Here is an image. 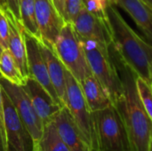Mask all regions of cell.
Wrapping results in <instances>:
<instances>
[{
	"mask_svg": "<svg viewBox=\"0 0 152 151\" xmlns=\"http://www.w3.org/2000/svg\"><path fill=\"white\" fill-rule=\"evenodd\" d=\"M112 58L115 61L123 86L121 95L113 105L125 125L131 151H149L152 135V120L139 96L136 85L137 75L113 55Z\"/></svg>",
	"mask_w": 152,
	"mask_h": 151,
	"instance_id": "cell-1",
	"label": "cell"
},
{
	"mask_svg": "<svg viewBox=\"0 0 152 151\" xmlns=\"http://www.w3.org/2000/svg\"><path fill=\"white\" fill-rule=\"evenodd\" d=\"M106 15L111 36V54L128 66L137 77L151 85L152 44L129 26L117 6L109 0Z\"/></svg>",
	"mask_w": 152,
	"mask_h": 151,
	"instance_id": "cell-2",
	"label": "cell"
},
{
	"mask_svg": "<svg viewBox=\"0 0 152 151\" xmlns=\"http://www.w3.org/2000/svg\"><path fill=\"white\" fill-rule=\"evenodd\" d=\"M78 37L93 75L101 83L113 104L121 95L123 86L110 47L95 40Z\"/></svg>",
	"mask_w": 152,
	"mask_h": 151,
	"instance_id": "cell-3",
	"label": "cell"
},
{
	"mask_svg": "<svg viewBox=\"0 0 152 151\" xmlns=\"http://www.w3.org/2000/svg\"><path fill=\"white\" fill-rule=\"evenodd\" d=\"M94 142L92 150L98 151H131L123 121L112 104L92 112Z\"/></svg>",
	"mask_w": 152,
	"mask_h": 151,
	"instance_id": "cell-4",
	"label": "cell"
},
{
	"mask_svg": "<svg viewBox=\"0 0 152 151\" xmlns=\"http://www.w3.org/2000/svg\"><path fill=\"white\" fill-rule=\"evenodd\" d=\"M53 47L66 69L80 83L92 75L81 41L71 23L66 22Z\"/></svg>",
	"mask_w": 152,
	"mask_h": 151,
	"instance_id": "cell-5",
	"label": "cell"
},
{
	"mask_svg": "<svg viewBox=\"0 0 152 151\" xmlns=\"http://www.w3.org/2000/svg\"><path fill=\"white\" fill-rule=\"evenodd\" d=\"M65 107L72 116L84 142L92 149L94 142L92 112L87 105L79 82L67 70Z\"/></svg>",
	"mask_w": 152,
	"mask_h": 151,
	"instance_id": "cell-6",
	"label": "cell"
},
{
	"mask_svg": "<svg viewBox=\"0 0 152 151\" xmlns=\"http://www.w3.org/2000/svg\"><path fill=\"white\" fill-rule=\"evenodd\" d=\"M0 86L14 105L32 138L33 143L38 142L42 135L44 125L23 87L10 82L3 77H0Z\"/></svg>",
	"mask_w": 152,
	"mask_h": 151,
	"instance_id": "cell-7",
	"label": "cell"
},
{
	"mask_svg": "<svg viewBox=\"0 0 152 151\" xmlns=\"http://www.w3.org/2000/svg\"><path fill=\"white\" fill-rule=\"evenodd\" d=\"M2 98L8 151H32V138L14 105L3 89Z\"/></svg>",
	"mask_w": 152,
	"mask_h": 151,
	"instance_id": "cell-8",
	"label": "cell"
},
{
	"mask_svg": "<svg viewBox=\"0 0 152 151\" xmlns=\"http://www.w3.org/2000/svg\"><path fill=\"white\" fill-rule=\"evenodd\" d=\"M22 34L26 45L27 64H28V77L37 80L49 93V94L55 100V101L62 105L49 77L47 69L39 48L38 40L33 36L27 33L23 28H22Z\"/></svg>",
	"mask_w": 152,
	"mask_h": 151,
	"instance_id": "cell-9",
	"label": "cell"
},
{
	"mask_svg": "<svg viewBox=\"0 0 152 151\" xmlns=\"http://www.w3.org/2000/svg\"><path fill=\"white\" fill-rule=\"evenodd\" d=\"M71 24L78 36L95 40L110 47L111 36L107 15L103 17L95 15L85 6Z\"/></svg>",
	"mask_w": 152,
	"mask_h": 151,
	"instance_id": "cell-10",
	"label": "cell"
},
{
	"mask_svg": "<svg viewBox=\"0 0 152 151\" xmlns=\"http://www.w3.org/2000/svg\"><path fill=\"white\" fill-rule=\"evenodd\" d=\"M34 3L42 38L53 45L66 21L54 6L53 0H34Z\"/></svg>",
	"mask_w": 152,
	"mask_h": 151,
	"instance_id": "cell-11",
	"label": "cell"
},
{
	"mask_svg": "<svg viewBox=\"0 0 152 151\" xmlns=\"http://www.w3.org/2000/svg\"><path fill=\"white\" fill-rule=\"evenodd\" d=\"M21 86L28 95L43 125L52 122L57 113L64 107L55 101L49 93L33 78L27 77L24 85Z\"/></svg>",
	"mask_w": 152,
	"mask_h": 151,
	"instance_id": "cell-12",
	"label": "cell"
},
{
	"mask_svg": "<svg viewBox=\"0 0 152 151\" xmlns=\"http://www.w3.org/2000/svg\"><path fill=\"white\" fill-rule=\"evenodd\" d=\"M39 48L45 61L47 72L54 90L62 103L65 106L66 100V72L65 66L58 57L53 44L43 40L38 41Z\"/></svg>",
	"mask_w": 152,
	"mask_h": 151,
	"instance_id": "cell-13",
	"label": "cell"
},
{
	"mask_svg": "<svg viewBox=\"0 0 152 151\" xmlns=\"http://www.w3.org/2000/svg\"><path fill=\"white\" fill-rule=\"evenodd\" d=\"M53 123L60 137L71 151H84L88 146L84 142L79 129L66 107L61 108L53 119Z\"/></svg>",
	"mask_w": 152,
	"mask_h": 151,
	"instance_id": "cell-14",
	"label": "cell"
},
{
	"mask_svg": "<svg viewBox=\"0 0 152 151\" xmlns=\"http://www.w3.org/2000/svg\"><path fill=\"white\" fill-rule=\"evenodd\" d=\"M110 1V0H109ZM134 20L137 27L152 44V8L143 0H110Z\"/></svg>",
	"mask_w": 152,
	"mask_h": 151,
	"instance_id": "cell-15",
	"label": "cell"
},
{
	"mask_svg": "<svg viewBox=\"0 0 152 151\" xmlns=\"http://www.w3.org/2000/svg\"><path fill=\"white\" fill-rule=\"evenodd\" d=\"M8 22H9V44L8 49L13 56L22 76L27 78L28 77V64H27V53L26 45L22 34V26L20 21H18L15 17L7 12L4 13Z\"/></svg>",
	"mask_w": 152,
	"mask_h": 151,
	"instance_id": "cell-16",
	"label": "cell"
},
{
	"mask_svg": "<svg viewBox=\"0 0 152 151\" xmlns=\"http://www.w3.org/2000/svg\"><path fill=\"white\" fill-rule=\"evenodd\" d=\"M79 84L91 112L98 111L112 105L104 88L93 74L86 77Z\"/></svg>",
	"mask_w": 152,
	"mask_h": 151,
	"instance_id": "cell-17",
	"label": "cell"
},
{
	"mask_svg": "<svg viewBox=\"0 0 152 151\" xmlns=\"http://www.w3.org/2000/svg\"><path fill=\"white\" fill-rule=\"evenodd\" d=\"M33 146L40 151H71L60 137L53 121L44 125L39 141L34 142Z\"/></svg>",
	"mask_w": 152,
	"mask_h": 151,
	"instance_id": "cell-18",
	"label": "cell"
},
{
	"mask_svg": "<svg viewBox=\"0 0 152 151\" xmlns=\"http://www.w3.org/2000/svg\"><path fill=\"white\" fill-rule=\"evenodd\" d=\"M20 24L24 30L36 37L38 41H43L36 16L34 0H20Z\"/></svg>",
	"mask_w": 152,
	"mask_h": 151,
	"instance_id": "cell-19",
	"label": "cell"
},
{
	"mask_svg": "<svg viewBox=\"0 0 152 151\" xmlns=\"http://www.w3.org/2000/svg\"><path fill=\"white\" fill-rule=\"evenodd\" d=\"M0 72L2 77L12 83L23 85L26 78L22 76L9 49H4L0 55Z\"/></svg>",
	"mask_w": 152,
	"mask_h": 151,
	"instance_id": "cell-20",
	"label": "cell"
},
{
	"mask_svg": "<svg viewBox=\"0 0 152 151\" xmlns=\"http://www.w3.org/2000/svg\"><path fill=\"white\" fill-rule=\"evenodd\" d=\"M136 85L142 103L152 120V86L142 78L137 77Z\"/></svg>",
	"mask_w": 152,
	"mask_h": 151,
	"instance_id": "cell-21",
	"label": "cell"
},
{
	"mask_svg": "<svg viewBox=\"0 0 152 151\" xmlns=\"http://www.w3.org/2000/svg\"><path fill=\"white\" fill-rule=\"evenodd\" d=\"M85 7L83 0H66L65 3V20L73 23L78 13Z\"/></svg>",
	"mask_w": 152,
	"mask_h": 151,
	"instance_id": "cell-22",
	"label": "cell"
},
{
	"mask_svg": "<svg viewBox=\"0 0 152 151\" xmlns=\"http://www.w3.org/2000/svg\"><path fill=\"white\" fill-rule=\"evenodd\" d=\"M108 0H87L85 3L86 8L92 13L98 16H106Z\"/></svg>",
	"mask_w": 152,
	"mask_h": 151,
	"instance_id": "cell-23",
	"label": "cell"
},
{
	"mask_svg": "<svg viewBox=\"0 0 152 151\" xmlns=\"http://www.w3.org/2000/svg\"><path fill=\"white\" fill-rule=\"evenodd\" d=\"M0 151H8L7 137H6L5 127H4V108H3L1 86H0Z\"/></svg>",
	"mask_w": 152,
	"mask_h": 151,
	"instance_id": "cell-24",
	"label": "cell"
},
{
	"mask_svg": "<svg viewBox=\"0 0 152 151\" xmlns=\"http://www.w3.org/2000/svg\"><path fill=\"white\" fill-rule=\"evenodd\" d=\"M0 37L4 49H8L9 44V22L4 13L0 10Z\"/></svg>",
	"mask_w": 152,
	"mask_h": 151,
	"instance_id": "cell-25",
	"label": "cell"
},
{
	"mask_svg": "<svg viewBox=\"0 0 152 151\" xmlns=\"http://www.w3.org/2000/svg\"><path fill=\"white\" fill-rule=\"evenodd\" d=\"M53 3L54 6L56 7V9L58 10V12H60V14L65 20V3H66V0H53Z\"/></svg>",
	"mask_w": 152,
	"mask_h": 151,
	"instance_id": "cell-26",
	"label": "cell"
},
{
	"mask_svg": "<svg viewBox=\"0 0 152 151\" xmlns=\"http://www.w3.org/2000/svg\"><path fill=\"white\" fill-rule=\"evenodd\" d=\"M0 10L6 13L7 12H10L7 6V2L6 0H0Z\"/></svg>",
	"mask_w": 152,
	"mask_h": 151,
	"instance_id": "cell-27",
	"label": "cell"
},
{
	"mask_svg": "<svg viewBox=\"0 0 152 151\" xmlns=\"http://www.w3.org/2000/svg\"><path fill=\"white\" fill-rule=\"evenodd\" d=\"M143 1H144L147 4H149V5L152 8V0H143Z\"/></svg>",
	"mask_w": 152,
	"mask_h": 151,
	"instance_id": "cell-28",
	"label": "cell"
},
{
	"mask_svg": "<svg viewBox=\"0 0 152 151\" xmlns=\"http://www.w3.org/2000/svg\"><path fill=\"white\" fill-rule=\"evenodd\" d=\"M149 151H152V135L151 137L150 144H149Z\"/></svg>",
	"mask_w": 152,
	"mask_h": 151,
	"instance_id": "cell-29",
	"label": "cell"
},
{
	"mask_svg": "<svg viewBox=\"0 0 152 151\" xmlns=\"http://www.w3.org/2000/svg\"><path fill=\"white\" fill-rule=\"evenodd\" d=\"M3 50H4V47H3L2 41H1V37H0V55H1V53H2V52H3Z\"/></svg>",
	"mask_w": 152,
	"mask_h": 151,
	"instance_id": "cell-30",
	"label": "cell"
},
{
	"mask_svg": "<svg viewBox=\"0 0 152 151\" xmlns=\"http://www.w3.org/2000/svg\"><path fill=\"white\" fill-rule=\"evenodd\" d=\"M32 151H40V150H38V149H37L36 146H33V150Z\"/></svg>",
	"mask_w": 152,
	"mask_h": 151,
	"instance_id": "cell-31",
	"label": "cell"
},
{
	"mask_svg": "<svg viewBox=\"0 0 152 151\" xmlns=\"http://www.w3.org/2000/svg\"><path fill=\"white\" fill-rule=\"evenodd\" d=\"M84 151H91V148L87 146V147H86V148L85 149V150H84Z\"/></svg>",
	"mask_w": 152,
	"mask_h": 151,
	"instance_id": "cell-32",
	"label": "cell"
},
{
	"mask_svg": "<svg viewBox=\"0 0 152 151\" xmlns=\"http://www.w3.org/2000/svg\"><path fill=\"white\" fill-rule=\"evenodd\" d=\"M91 151H98V150H92V149H91Z\"/></svg>",
	"mask_w": 152,
	"mask_h": 151,
	"instance_id": "cell-33",
	"label": "cell"
},
{
	"mask_svg": "<svg viewBox=\"0 0 152 151\" xmlns=\"http://www.w3.org/2000/svg\"><path fill=\"white\" fill-rule=\"evenodd\" d=\"M83 1H84V4H85V3H86V2L87 0H83Z\"/></svg>",
	"mask_w": 152,
	"mask_h": 151,
	"instance_id": "cell-34",
	"label": "cell"
},
{
	"mask_svg": "<svg viewBox=\"0 0 152 151\" xmlns=\"http://www.w3.org/2000/svg\"><path fill=\"white\" fill-rule=\"evenodd\" d=\"M0 77H2V74H1V72H0Z\"/></svg>",
	"mask_w": 152,
	"mask_h": 151,
	"instance_id": "cell-35",
	"label": "cell"
},
{
	"mask_svg": "<svg viewBox=\"0 0 152 151\" xmlns=\"http://www.w3.org/2000/svg\"><path fill=\"white\" fill-rule=\"evenodd\" d=\"M151 86H152V84H151Z\"/></svg>",
	"mask_w": 152,
	"mask_h": 151,
	"instance_id": "cell-36",
	"label": "cell"
},
{
	"mask_svg": "<svg viewBox=\"0 0 152 151\" xmlns=\"http://www.w3.org/2000/svg\"></svg>",
	"mask_w": 152,
	"mask_h": 151,
	"instance_id": "cell-37",
	"label": "cell"
}]
</instances>
